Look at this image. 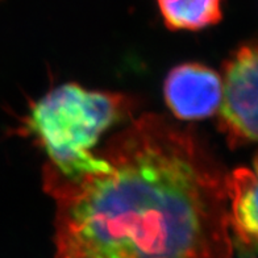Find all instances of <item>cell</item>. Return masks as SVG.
<instances>
[{
    "instance_id": "1",
    "label": "cell",
    "mask_w": 258,
    "mask_h": 258,
    "mask_svg": "<svg viewBox=\"0 0 258 258\" xmlns=\"http://www.w3.org/2000/svg\"><path fill=\"white\" fill-rule=\"evenodd\" d=\"M98 153L73 177L44 166L55 258H232L229 174L194 126L144 113Z\"/></svg>"
},
{
    "instance_id": "2",
    "label": "cell",
    "mask_w": 258,
    "mask_h": 258,
    "mask_svg": "<svg viewBox=\"0 0 258 258\" xmlns=\"http://www.w3.org/2000/svg\"><path fill=\"white\" fill-rule=\"evenodd\" d=\"M136 108L125 94L64 83L32 105L21 132L37 140L51 166L73 177L102 166V156L92 149L107 129L132 117Z\"/></svg>"
},
{
    "instance_id": "3",
    "label": "cell",
    "mask_w": 258,
    "mask_h": 258,
    "mask_svg": "<svg viewBox=\"0 0 258 258\" xmlns=\"http://www.w3.org/2000/svg\"><path fill=\"white\" fill-rule=\"evenodd\" d=\"M257 73L255 42L240 46L223 64L218 122L231 149L257 141Z\"/></svg>"
},
{
    "instance_id": "4",
    "label": "cell",
    "mask_w": 258,
    "mask_h": 258,
    "mask_svg": "<svg viewBox=\"0 0 258 258\" xmlns=\"http://www.w3.org/2000/svg\"><path fill=\"white\" fill-rule=\"evenodd\" d=\"M165 100L179 120H201L214 115L221 99V75L201 63H183L166 77Z\"/></svg>"
},
{
    "instance_id": "5",
    "label": "cell",
    "mask_w": 258,
    "mask_h": 258,
    "mask_svg": "<svg viewBox=\"0 0 258 258\" xmlns=\"http://www.w3.org/2000/svg\"><path fill=\"white\" fill-rule=\"evenodd\" d=\"M258 182L255 166L238 167L228 175L229 228L242 249L253 253L258 236Z\"/></svg>"
},
{
    "instance_id": "6",
    "label": "cell",
    "mask_w": 258,
    "mask_h": 258,
    "mask_svg": "<svg viewBox=\"0 0 258 258\" xmlns=\"http://www.w3.org/2000/svg\"><path fill=\"white\" fill-rule=\"evenodd\" d=\"M223 0H157L158 8L171 31H199L218 24L223 17Z\"/></svg>"
}]
</instances>
